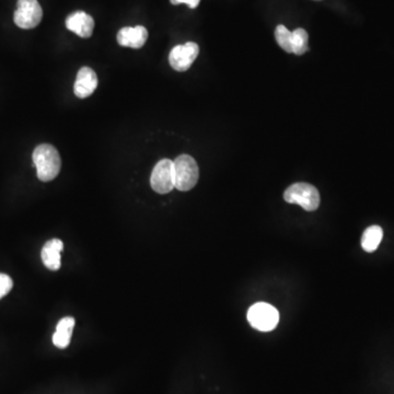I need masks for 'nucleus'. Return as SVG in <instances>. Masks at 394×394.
<instances>
[{"label": "nucleus", "mask_w": 394, "mask_h": 394, "mask_svg": "<svg viewBox=\"0 0 394 394\" xmlns=\"http://www.w3.org/2000/svg\"><path fill=\"white\" fill-rule=\"evenodd\" d=\"M248 321L251 327L261 332L274 330L280 321L277 309L267 303H258L248 311Z\"/></svg>", "instance_id": "4"}, {"label": "nucleus", "mask_w": 394, "mask_h": 394, "mask_svg": "<svg viewBox=\"0 0 394 394\" xmlns=\"http://www.w3.org/2000/svg\"><path fill=\"white\" fill-rule=\"evenodd\" d=\"M170 1L174 6L180 5V3H186L192 9H195L201 3V0H170Z\"/></svg>", "instance_id": "17"}, {"label": "nucleus", "mask_w": 394, "mask_h": 394, "mask_svg": "<svg viewBox=\"0 0 394 394\" xmlns=\"http://www.w3.org/2000/svg\"><path fill=\"white\" fill-rule=\"evenodd\" d=\"M152 190L159 194H167L174 188V174H173V161L162 159L154 165L150 177Z\"/></svg>", "instance_id": "6"}, {"label": "nucleus", "mask_w": 394, "mask_h": 394, "mask_svg": "<svg viewBox=\"0 0 394 394\" xmlns=\"http://www.w3.org/2000/svg\"><path fill=\"white\" fill-rule=\"evenodd\" d=\"M275 37L285 52L293 53V32H290L286 26L280 24L275 30Z\"/></svg>", "instance_id": "14"}, {"label": "nucleus", "mask_w": 394, "mask_h": 394, "mask_svg": "<svg viewBox=\"0 0 394 394\" xmlns=\"http://www.w3.org/2000/svg\"><path fill=\"white\" fill-rule=\"evenodd\" d=\"M308 33L303 29H296L293 32V53L303 55L308 51Z\"/></svg>", "instance_id": "15"}, {"label": "nucleus", "mask_w": 394, "mask_h": 394, "mask_svg": "<svg viewBox=\"0 0 394 394\" xmlns=\"http://www.w3.org/2000/svg\"><path fill=\"white\" fill-rule=\"evenodd\" d=\"M284 199L289 204H297L307 212H314L320 205V194L316 186L309 183H295L285 191Z\"/></svg>", "instance_id": "3"}, {"label": "nucleus", "mask_w": 394, "mask_h": 394, "mask_svg": "<svg viewBox=\"0 0 394 394\" xmlns=\"http://www.w3.org/2000/svg\"><path fill=\"white\" fill-rule=\"evenodd\" d=\"M98 87L97 73L89 67H82L77 73L73 92L80 99L88 98L96 91Z\"/></svg>", "instance_id": "9"}, {"label": "nucleus", "mask_w": 394, "mask_h": 394, "mask_svg": "<svg viewBox=\"0 0 394 394\" xmlns=\"http://www.w3.org/2000/svg\"><path fill=\"white\" fill-rule=\"evenodd\" d=\"M173 174L174 188L179 191H190L199 181V165L191 156L181 154L173 161Z\"/></svg>", "instance_id": "2"}, {"label": "nucleus", "mask_w": 394, "mask_h": 394, "mask_svg": "<svg viewBox=\"0 0 394 394\" xmlns=\"http://www.w3.org/2000/svg\"><path fill=\"white\" fill-rule=\"evenodd\" d=\"M63 250L64 243L60 239H52L45 243L41 258L47 269L51 271H58L60 269V253Z\"/></svg>", "instance_id": "11"}, {"label": "nucleus", "mask_w": 394, "mask_h": 394, "mask_svg": "<svg viewBox=\"0 0 394 394\" xmlns=\"http://www.w3.org/2000/svg\"><path fill=\"white\" fill-rule=\"evenodd\" d=\"M148 39V31L145 26H137L131 28L126 26L118 33V42L120 46L141 48Z\"/></svg>", "instance_id": "10"}, {"label": "nucleus", "mask_w": 394, "mask_h": 394, "mask_svg": "<svg viewBox=\"0 0 394 394\" xmlns=\"http://www.w3.org/2000/svg\"><path fill=\"white\" fill-rule=\"evenodd\" d=\"M33 162L37 168V178L42 182L54 180L60 172L62 160L57 149L52 145H39L34 149Z\"/></svg>", "instance_id": "1"}, {"label": "nucleus", "mask_w": 394, "mask_h": 394, "mask_svg": "<svg viewBox=\"0 0 394 394\" xmlns=\"http://www.w3.org/2000/svg\"><path fill=\"white\" fill-rule=\"evenodd\" d=\"M12 287L13 282L11 277L0 273V299L5 297L6 295H8Z\"/></svg>", "instance_id": "16"}, {"label": "nucleus", "mask_w": 394, "mask_h": 394, "mask_svg": "<svg viewBox=\"0 0 394 394\" xmlns=\"http://www.w3.org/2000/svg\"><path fill=\"white\" fill-rule=\"evenodd\" d=\"M384 237V230L379 226H371L365 230L361 237V247L366 252H375Z\"/></svg>", "instance_id": "13"}, {"label": "nucleus", "mask_w": 394, "mask_h": 394, "mask_svg": "<svg viewBox=\"0 0 394 394\" xmlns=\"http://www.w3.org/2000/svg\"><path fill=\"white\" fill-rule=\"evenodd\" d=\"M199 45L194 42L177 45L170 52L169 63L177 71H186L193 65L194 60L199 56Z\"/></svg>", "instance_id": "7"}, {"label": "nucleus", "mask_w": 394, "mask_h": 394, "mask_svg": "<svg viewBox=\"0 0 394 394\" xmlns=\"http://www.w3.org/2000/svg\"><path fill=\"white\" fill-rule=\"evenodd\" d=\"M75 327V319L66 316L58 322L55 333L53 335V343L58 348H67L71 343V334Z\"/></svg>", "instance_id": "12"}, {"label": "nucleus", "mask_w": 394, "mask_h": 394, "mask_svg": "<svg viewBox=\"0 0 394 394\" xmlns=\"http://www.w3.org/2000/svg\"><path fill=\"white\" fill-rule=\"evenodd\" d=\"M43 10L37 0H18L13 16L15 24L21 29H33L42 21Z\"/></svg>", "instance_id": "5"}, {"label": "nucleus", "mask_w": 394, "mask_h": 394, "mask_svg": "<svg viewBox=\"0 0 394 394\" xmlns=\"http://www.w3.org/2000/svg\"><path fill=\"white\" fill-rule=\"evenodd\" d=\"M66 26L69 31L78 37L88 39L91 37L94 29V20L90 15L84 11H76L66 19Z\"/></svg>", "instance_id": "8"}]
</instances>
